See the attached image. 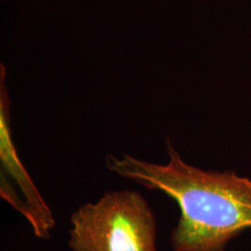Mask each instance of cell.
Here are the masks:
<instances>
[{
    "mask_svg": "<svg viewBox=\"0 0 251 251\" xmlns=\"http://www.w3.org/2000/svg\"><path fill=\"white\" fill-rule=\"evenodd\" d=\"M166 152L165 164L127 153L108 155L106 168L175 200L180 214L171 231L172 251H225L233 238L251 228V179L235 171L188 164L170 141H166Z\"/></svg>",
    "mask_w": 251,
    "mask_h": 251,
    "instance_id": "1",
    "label": "cell"
},
{
    "mask_svg": "<svg viewBox=\"0 0 251 251\" xmlns=\"http://www.w3.org/2000/svg\"><path fill=\"white\" fill-rule=\"evenodd\" d=\"M70 224L71 251H157L155 213L136 191H108L78 207Z\"/></svg>",
    "mask_w": 251,
    "mask_h": 251,
    "instance_id": "2",
    "label": "cell"
},
{
    "mask_svg": "<svg viewBox=\"0 0 251 251\" xmlns=\"http://www.w3.org/2000/svg\"><path fill=\"white\" fill-rule=\"evenodd\" d=\"M0 69V194L27 220L36 237L48 240L56 222L18 153L9 118L6 69L4 65Z\"/></svg>",
    "mask_w": 251,
    "mask_h": 251,
    "instance_id": "3",
    "label": "cell"
}]
</instances>
